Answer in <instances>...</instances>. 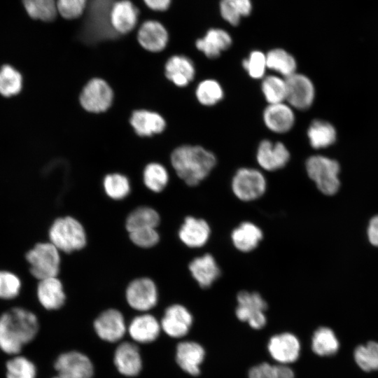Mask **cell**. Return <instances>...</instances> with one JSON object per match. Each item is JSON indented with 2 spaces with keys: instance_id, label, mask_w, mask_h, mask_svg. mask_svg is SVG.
<instances>
[{
  "instance_id": "obj_2",
  "label": "cell",
  "mask_w": 378,
  "mask_h": 378,
  "mask_svg": "<svg viewBox=\"0 0 378 378\" xmlns=\"http://www.w3.org/2000/svg\"><path fill=\"white\" fill-rule=\"evenodd\" d=\"M215 155L198 145H181L171 154V164L177 176L189 186L206 178L216 164Z\"/></svg>"
},
{
  "instance_id": "obj_46",
  "label": "cell",
  "mask_w": 378,
  "mask_h": 378,
  "mask_svg": "<svg viewBox=\"0 0 378 378\" xmlns=\"http://www.w3.org/2000/svg\"><path fill=\"white\" fill-rule=\"evenodd\" d=\"M21 283L17 276L6 271H0V298L12 299L17 296Z\"/></svg>"
},
{
  "instance_id": "obj_5",
  "label": "cell",
  "mask_w": 378,
  "mask_h": 378,
  "mask_svg": "<svg viewBox=\"0 0 378 378\" xmlns=\"http://www.w3.org/2000/svg\"><path fill=\"white\" fill-rule=\"evenodd\" d=\"M31 274L38 280L57 276L61 264L60 251L50 241L36 244L26 254Z\"/></svg>"
},
{
  "instance_id": "obj_14",
  "label": "cell",
  "mask_w": 378,
  "mask_h": 378,
  "mask_svg": "<svg viewBox=\"0 0 378 378\" xmlns=\"http://www.w3.org/2000/svg\"><path fill=\"white\" fill-rule=\"evenodd\" d=\"M290 158L286 145L281 141L264 139L260 142L256 151L259 166L268 172L277 171L284 167Z\"/></svg>"
},
{
  "instance_id": "obj_3",
  "label": "cell",
  "mask_w": 378,
  "mask_h": 378,
  "mask_svg": "<svg viewBox=\"0 0 378 378\" xmlns=\"http://www.w3.org/2000/svg\"><path fill=\"white\" fill-rule=\"evenodd\" d=\"M51 242L60 252L71 253L87 244V234L83 224L76 218L66 216L55 219L48 232Z\"/></svg>"
},
{
  "instance_id": "obj_28",
  "label": "cell",
  "mask_w": 378,
  "mask_h": 378,
  "mask_svg": "<svg viewBox=\"0 0 378 378\" xmlns=\"http://www.w3.org/2000/svg\"><path fill=\"white\" fill-rule=\"evenodd\" d=\"M130 122L135 133L140 136L160 134L166 127V121L161 115L146 109L134 111Z\"/></svg>"
},
{
  "instance_id": "obj_6",
  "label": "cell",
  "mask_w": 378,
  "mask_h": 378,
  "mask_svg": "<svg viewBox=\"0 0 378 378\" xmlns=\"http://www.w3.org/2000/svg\"><path fill=\"white\" fill-rule=\"evenodd\" d=\"M231 188L237 198L244 202H251L264 195L267 189V180L260 170L241 167L234 174Z\"/></svg>"
},
{
  "instance_id": "obj_25",
  "label": "cell",
  "mask_w": 378,
  "mask_h": 378,
  "mask_svg": "<svg viewBox=\"0 0 378 378\" xmlns=\"http://www.w3.org/2000/svg\"><path fill=\"white\" fill-rule=\"evenodd\" d=\"M167 78L178 87L187 86L195 78L193 62L186 56L176 55L168 59L164 66Z\"/></svg>"
},
{
  "instance_id": "obj_33",
  "label": "cell",
  "mask_w": 378,
  "mask_h": 378,
  "mask_svg": "<svg viewBox=\"0 0 378 378\" xmlns=\"http://www.w3.org/2000/svg\"><path fill=\"white\" fill-rule=\"evenodd\" d=\"M340 343L335 332L329 328L320 327L312 338V351L320 356H329L336 354Z\"/></svg>"
},
{
  "instance_id": "obj_42",
  "label": "cell",
  "mask_w": 378,
  "mask_h": 378,
  "mask_svg": "<svg viewBox=\"0 0 378 378\" xmlns=\"http://www.w3.org/2000/svg\"><path fill=\"white\" fill-rule=\"evenodd\" d=\"M6 378H36V368L28 358L16 356L8 360L6 365Z\"/></svg>"
},
{
  "instance_id": "obj_40",
  "label": "cell",
  "mask_w": 378,
  "mask_h": 378,
  "mask_svg": "<svg viewBox=\"0 0 378 378\" xmlns=\"http://www.w3.org/2000/svg\"><path fill=\"white\" fill-rule=\"evenodd\" d=\"M354 359L358 366L365 372L378 370V342H369L358 346L354 350Z\"/></svg>"
},
{
  "instance_id": "obj_1",
  "label": "cell",
  "mask_w": 378,
  "mask_h": 378,
  "mask_svg": "<svg viewBox=\"0 0 378 378\" xmlns=\"http://www.w3.org/2000/svg\"><path fill=\"white\" fill-rule=\"evenodd\" d=\"M39 328L36 316L15 307L0 316V348L10 355L18 354L24 345L32 341Z\"/></svg>"
},
{
  "instance_id": "obj_34",
  "label": "cell",
  "mask_w": 378,
  "mask_h": 378,
  "mask_svg": "<svg viewBox=\"0 0 378 378\" xmlns=\"http://www.w3.org/2000/svg\"><path fill=\"white\" fill-rule=\"evenodd\" d=\"M261 90L268 104L285 102L286 78L278 75L265 76L261 83Z\"/></svg>"
},
{
  "instance_id": "obj_4",
  "label": "cell",
  "mask_w": 378,
  "mask_h": 378,
  "mask_svg": "<svg viewBox=\"0 0 378 378\" xmlns=\"http://www.w3.org/2000/svg\"><path fill=\"white\" fill-rule=\"evenodd\" d=\"M305 167L308 176L322 193L332 195L338 191L340 167L337 160L323 155H312L307 160Z\"/></svg>"
},
{
  "instance_id": "obj_7",
  "label": "cell",
  "mask_w": 378,
  "mask_h": 378,
  "mask_svg": "<svg viewBox=\"0 0 378 378\" xmlns=\"http://www.w3.org/2000/svg\"><path fill=\"white\" fill-rule=\"evenodd\" d=\"M237 306L235 309L237 318L247 323L255 330L265 327L267 323L265 311L267 304L257 292L240 291L237 296Z\"/></svg>"
},
{
  "instance_id": "obj_20",
  "label": "cell",
  "mask_w": 378,
  "mask_h": 378,
  "mask_svg": "<svg viewBox=\"0 0 378 378\" xmlns=\"http://www.w3.org/2000/svg\"><path fill=\"white\" fill-rule=\"evenodd\" d=\"M161 330L160 322L153 315L144 312L131 320L127 332L135 343L149 344L158 338Z\"/></svg>"
},
{
  "instance_id": "obj_15",
  "label": "cell",
  "mask_w": 378,
  "mask_h": 378,
  "mask_svg": "<svg viewBox=\"0 0 378 378\" xmlns=\"http://www.w3.org/2000/svg\"><path fill=\"white\" fill-rule=\"evenodd\" d=\"M192 322V315L186 307L174 304L165 309L160 326L169 337L178 339L188 333Z\"/></svg>"
},
{
  "instance_id": "obj_18",
  "label": "cell",
  "mask_w": 378,
  "mask_h": 378,
  "mask_svg": "<svg viewBox=\"0 0 378 378\" xmlns=\"http://www.w3.org/2000/svg\"><path fill=\"white\" fill-rule=\"evenodd\" d=\"M262 120L271 132L284 134L289 132L295 122L293 108L286 102L268 104L263 111Z\"/></svg>"
},
{
  "instance_id": "obj_16",
  "label": "cell",
  "mask_w": 378,
  "mask_h": 378,
  "mask_svg": "<svg viewBox=\"0 0 378 378\" xmlns=\"http://www.w3.org/2000/svg\"><path fill=\"white\" fill-rule=\"evenodd\" d=\"M267 350L279 364L288 365L298 359L300 343L294 334L282 332L271 337L267 343Z\"/></svg>"
},
{
  "instance_id": "obj_49",
  "label": "cell",
  "mask_w": 378,
  "mask_h": 378,
  "mask_svg": "<svg viewBox=\"0 0 378 378\" xmlns=\"http://www.w3.org/2000/svg\"><path fill=\"white\" fill-rule=\"evenodd\" d=\"M145 4L156 11H164L170 6L171 0H144Z\"/></svg>"
},
{
  "instance_id": "obj_23",
  "label": "cell",
  "mask_w": 378,
  "mask_h": 378,
  "mask_svg": "<svg viewBox=\"0 0 378 378\" xmlns=\"http://www.w3.org/2000/svg\"><path fill=\"white\" fill-rule=\"evenodd\" d=\"M137 39L145 50L158 52L165 48L169 35L165 27L155 20L144 22L139 29Z\"/></svg>"
},
{
  "instance_id": "obj_27",
  "label": "cell",
  "mask_w": 378,
  "mask_h": 378,
  "mask_svg": "<svg viewBox=\"0 0 378 378\" xmlns=\"http://www.w3.org/2000/svg\"><path fill=\"white\" fill-rule=\"evenodd\" d=\"M232 43V39L228 32L222 29L213 28L209 29L206 34L195 42L197 50L209 59H216L223 51L227 50Z\"/></svg>"
},
{
  "instance_id": "obj_41",
  "label": "cell",
  "mask_w": 378,
  "mask_h": 378,
  "mask_svg": "<svg viewBox=\"0 0 378 378\" xmlns=\"http://www.w3.org/2000/svg\"><path fill=\"white\" fill-rule=\"evenodd\" d=\"M248 378H295V374L288 365L264 362L249 370Z\"/></svg>"
},
{
  "instance_id": "obj_36",
  "label": "cell",
  "mask_w": 378,
  "mask_h": 378,
  "mask_svg": "<svg viewBox=\"0 0 378 378\" xmlns=\"http://www.w3.org/2000/svg\"><path fill=\"white\" fill-rule=\"evenodd\" d=\"M143 181L148 190L159 193L167 187L169 183L168 172L160 163H149L144 169Z\"/></svg>"
},
{
  "instance_id": "obj_45",
  "label": "cell",
  "mask_w": 378,
  "mask_h": 378,
  "mask_svg": "<svg viewBox=\"0 0 378 378\" xmlns=\"http://www.w3.org/2000/svg\"><path fill=\"white\" fill-rule=\"evenodd\" d=\"M129 233V239L133 244L141 248H150L157 245L160 234L155 227L136 230Z\"/></svg>"
},
{
  "instance_id": "obj_29",
  "label": "cell",
  "mask_w": 378,
  "mask_h": 378,
  "mask_svg": "<svg viewBox=\"0 0 378 378\" xmlns=\"http://www.w3.org/2000/svg\"><path fill=\"white\" fill-rule=\"evenodd\" d=\"M263 237L262 231L251 222H243L233 230L231 239L239 251L247 253L254 250Z\"/></svg>"
},
{
  "instance_id": "obj_30",
  "label": "cell",
  "mask_w": 378,
  "mask_h": 378,
  "mask_svg": "<svg viewBox=\"0 0 378 378\" xmlns=\"http://www.w3.org/2000/svg\"><path fill=\"white\" fill-rule=\"evenodd\" d=\"M307 137L314 149L325 148L332 145L337 139L334 126L323 120H314L307 129Z\"/></svg>"
},
{
  "instance_id": "obj_50",
  "label": "cell",
  "mask_w": 378,
  "mask_h": 378,
  "mask_svg": "<svg viewBox=\"0 0 378 378\" xmlns=\"http://www.w3.org/2000/svg\"><path fill=\"white\" fill-rule=\"evenodd\" d=\"M52 378H67L66 377L62 375V374H57L55 377H53Z\"/></svg>"
},
{
  "instance_id": "obj_44",
  "label": "cell",
  "mask_w": 378,
  "mask_h": 378,
  "mask_svg": "<svg viewBox=\"0 0 378 378\" xmlns=\"http://www.w3.org/2000/svg\"><path fill=\"white\" fill-rule=\"evenodd\" d=\"M241 64L251 78L262 79L267 69L266 54L260 50H253L242 60Z\"/></svg>"
},
{
  "instance_id": "obj_11",
  "label": "cell",
  "mask_w": 378,
  "mask_h": 378,
  "mask_svg": "<svg viewBox=\"0 0 378 378\" xmlns=\"http://www.w3.org/2000/svg\"><path fill=\"white\" fill-rule=\"evenodd\" d=\"M286 81V102L293 108L304 111L309 108L315 99V88L306 75L295 73L285 78Z\"/></svg>"
},
{
  "instance_id": "obj_39",
  "label": "cell",
  "mask_w": 378,
  "mask_h": 378,
  "mask_svg": "<svg viewBox=\"0 0 378 378\" xmlns=\"http://www.w3.org/2000/svg\"><path fill=\"white\" fill-rule=\"evenodd\" d=\"M22 2L27 13L33 19L49 22L57 15L56 0H22Z\"/></svg>"
},
{
  "instance_id": "obj_43",
  "label": "cell",
  "mask_w": 378,
  "mask_h": 378,
  "mask_svg": "<svg viewBox=\"0 0 378 378\" xmlns=\"http://www.w3.org/2000/svg\"><path fill=\"white\" fill-rule=\"evenodd\" d=\"M20 74L10 65H4L0 69V94L10 97L20 92L22 88Z\"/></svg>"
},
{
  "instance_id": "obj_31",
  "label": "cell",
  "mask_w": 378,
  "mask_h": 378,
  "mask_svg": "<svg viewBox=\"0 0 378 378\" xmlns=\"http://www.w3.org/2000/svg\"><path fill=\"white\" fill-rule=\"evenodd\" d=\"M160 223V214L155 209L148 206H140L134 209L127 215L125 227L130 232L142 228H157Z\"/></svg>"
},
{
  "instance_id": "obj_8",
  "label": "cell",
  "mask_w": 378,
  "mask_h": 378,
  "mask_svg": "<svg viewBox=\"0 0 378 378\" xmlns=\"http://www.w3.org/2000/svg\"><path fill=\"white\" fill-rule=\"evenodd\" d=\"M115 0H90L85 31L90 38L113 37L117 34L110 24V12Z\"/></svg>"
},
{
  "instance_id": "obj_19",
  "label": "cell",
  "mask_w": 378,
  "mask_h": 378,
  "mask_svg": "<svg viewBox=\"0 0 378 378\" xmlns=\"http://www.w3.org/2000/svg\"><path fill=\"white\" fill-rule=\"evenodd\" d=\"M204 357V347L196 342L183 341L176 346V362L177 365L183 372L192 377L200 374V366Z\"/></svg>"
},
{
  "instance_id": "obj_9",
  "label": "cell",
  "mask_w": 378,
  "mask_h": 378,
  "mask_svg": "<svg viewBox=\"0 0 378 378\" xmlns=\"http://www.w3.org/2000/svg\"><path fill=\"white\" fill-rule=\"evenodd\" d=\"M125 295L128 305L142 313L154 308L158 301V287L153 279L146 276L131 281L126 287Z\"/></svg>"
},
{
  "instance_id": "obj_17",
  "label": "cell",
  "mask_w": 378,
  "mask_h": 378,
  "mask_svg": "<svg viewBox=\"0 0 378 378\" xmlns=\"http://www.w3.org/2000/svg\"><path fill=\"white\" fill-rule=\"evenodd\" d=\"M113 363L118 372L123 376H137L141 372L143 362L136 343L123 342L119 344L114 351Z\"/></svg>"
},
{
  "instance_id": "obj_35",
  "label": "cell",
  "mask_w": 378,
  "mask_h": 378,
  "mask_svg": "<svg viewBox=\"0 0 378 378\" xmlns=\"http://www.w3.org/2000/svg\"><path fill=\"white\" fill-rule=\"evenodd\" d=\"M251 0H220V12L222 18L231 25L239 24L242 17L250 15Z\"/></svg>"
},
{
  "instance_id": "obj_24",
  "label": "cell",
  "mask_w": 378,
  "mask_h": 378,
  "mask_svg": "<svg viewBox=\"0 0 378 378\" xmlns=\"http://www.w3.org/2000/svg\"><path fill=\"white\" fill-rule=\"evenodd\" d=\"M37 297L40 304L48 310L60 309L66 299L62 282L57 276L39 280Z\"/></svg>"
},
{
  "instance_id": "obj_13",
  "label": "cell",
  "mask_w": 378,
  "mask_h": 378,
  "mask_svg": "<svg viewBox=\"0 0 378 378\" xmlns=\"http://www.w3.org/2000/svg\"><path fill=\"white\" fill-rule=\"evenodd\" d=\"M54 367L57 374L67 378H92L94 368L92 360L85 354L69 351L59 355Z\"/></svg>"
},
{
  "instance_id": "obj_47",
  "label": "cell",
  "mask_w": 378,
  "mask_h": 378,
  "mask_svg": "<svg viewBox=\"0 0 378 378\" xmlns=\"http://www.w3.org/2000/svg\"><path fill=\"white\" fill-rule=\"evenodd\" d=\"M57 12L65 19L72 20L81 15L88 0H56Z\"/></svg>"
},
{
  "instance_id": "obj_10",
  "label": "cell",
  "mask_w": 378,
  "mask_h": 378,
  "mask_svg": "<svg viewBox=\"0 0 378 378\" xmlns=\"http://www.w3.org/2000/svg\"><path fill=\"white\" fill-rule=\"evenodd\" d=\"M113 92L103 79L94 78L83 88L79 101L82 107L90 113H98L107 111L112 104Z\"/></svg>"
},
{
  "instance_id": "obj_38",
  "label": "cell",
  "mask_w": 378,
  "mask_h": 378,
  "mask_svg": "<svg viewBox=\"0 0 378 378\" xmlns=\"http://www.w3.org/2000/svg\"><path fill=\"white\" fill-rule=\"evenodd\" d=\"M105 194L113 200H121L130 193L131 185L128 178L120 173L106 175L103 180Z\"/></svg>"
},
{
  "instance_id": "obj_32",
  "label": "cell",
  "mask_w": 378,
  "mask_h": 378,
  "mask_svg": "<svg viewBox=\"0 0 378 378\" xmlns=\"http://www.w3.org/2000/svg\"><path fill=\"white\" fill-rule=\"evenodd\" d=\"M267 66L281 76L287 78L296 73L295 57L282 48H274L266 54Z\"/></svg>"
},
{
  "instance_id": "obj_48",
  "label": "cell",
  "mask_w": 378,
  "mask_h": 378,
  "mask_svg": "<svg viewBox=\"0 0 378 378\" xmlns=\"http://www.w3.org/2000/svg\"><path fill=\"white\" fill-rule=\"evenodd\" d=\"M368 237L371 244L378 247V215L374 216L369 223Z\"/></svg>"
},
{
  "instance_id": "obj_37",
  "label": "cell",
  "mask_w": 378,
  "mask_h": 378,
  "mask_svg": "<svg viewBox=\"0 0 378 378\" xmlns=\"http://www.w3.org/2000/svg\"><path fill=\"white\" fill-rule=\"evenodd\" d=\"M195 97L198 102L204 106H212L219 103L224 97L221 85L214 79L202 80L195 89Z\"/></svg>"
},
{
  "instance_id": "obj_26",
  "label": "cell",
  "mask_w": 378,
  "mask_h": 378,
  "mask_svg": "<svg viewBox=\"0 0 378 378\" xmlns=\"http://www.w3.org/2000/svg\"><path fill=\"white\" fill-rule=\"evenodd\" d=\"M189 271L202 288H209L220 276V268L212 255L204 254L194 258L189 264Z\"/></svg>"
},
{
  "instance_id": "obj_22",
  "label": "cell",
  "mask_w": 378,
  "mask_h": 378,
  "mask_svg": "<svg viewBox=\"0 0 378 378\" xmlns=\"http://www.w3.org/2000/svg\"><path fill=\"white\" fill-rule=\"evenodd\" d=\"M139 10L129 0L115 1L110 12V24L116 34H125L136 25Z\"/></svg>"
},
{
  "instance_id": "obj_21",
  "label": "cell",
  "mask_w": 378,
  "mask_h": 378,
  "mask_svg": "<svg viewBox=\"0 0 378 378\" xmlns=\"http://www.w3.org/2000/svg\"><path fill=\"white\" fill-rule=\"evenodd\" d=\"M211 229L202 218L187 216L181 225L178 235L181 241L189 248H200L208 241Z\"/></svg>"
},
{
  "instance_id": "obj_12",
  "label": "cell",
  "mask_w": 378,
  "mask_h": 378,
  "mask_svg": "<svg viewBox=\"0 0 378 378\" xmlns=\"http://www.w3.org/2000/svg\"><path fill=\"white\" fill-rule=\"evenodd\" d=\"M93 328L101 340L111 343L119 342L127 332L123 314L113 308L101 312L94 319Z\"/></svg>"
}]
</instances>
